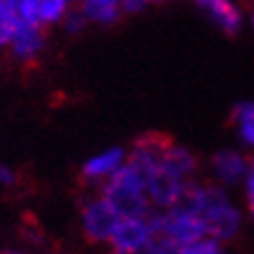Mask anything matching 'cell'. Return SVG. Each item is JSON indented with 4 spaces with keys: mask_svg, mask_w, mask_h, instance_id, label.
Returning a JSON list of instances; mask_svg holds the SVG:
<instances>
[{
    "mask_svg": "<svg viewBox=\"0 0 254 254\" xmlns=\"http://www.w3.org/2000/svg\"><path fill=\"white\" fill-rule=\"evenodd\" d=\"M203 222H205L208 236L222 240V243L233 240L236 233L240 231V212L231 205V200L219 205V208H215L212 212H208V215L203 217Z\"/></svg>",
    "mask_w": 254,
    "mask_h": 254,
    "instance_id": "obj_9",
    "label": "cell"
},
{
    "mask_svg": "<svg viewBox=\"0 0 254 254\" xmlns=\"http://www.w3.org/2000/svg\"><path fill=\"white\" fill-rule=\"evenodd\" d=\"M5 254H26V252H19V250H9V252H5Z\"/></svg>",
    "mask_w": 254,
    "mask_h": 254,
    "instance_id": "obj_23",
    "label": "cell"
},
{
    "mask_svg": "<svg viewBox=\"0 0 254 254\" xmlns=\"http://www.w3.org/2000/svg\"><path fill=\"white\" fill-rule=\"evenodd\" d=\"M19 21H21L19 0H0V26L7 31V38H9V31H12Z\"/></svg>",
    "mask_w": 254,
    "mask_h": 254,
    "instance_id": "obj_16",
    "label": "cell"
},
{
    "mask_svg": "<svg viewBox=\"0 0 254 254\" xmlns=\"http://www.w3.org/2000/svg\"><path fill=\"white\" fill-rule=\"evenodd\" d=\"M245 193H247V200L250 205H254V156L247 159V170H245Z\"/></svg>",
    "mask_w": 254,
    "mask_h": 254,
    "instance_id": "obj_20",
    "label": "cell"
},
{
    "mask_svg": "<svg viewBox=\"0 0 254 254\" xmlns=\"http://www.w3.org/2000/svg\"><path fill=\"white\" fill-rule=\"evenodd\" d=\"M250 212H252V219H254V205H250Z\"/></svg>",
    "mask_w": 254,
    "mask_h": 254,
    "instance_id": "obj_25",
    "label": "cell"
},
{
    "mask_svg": "<svg viewBox=\"0 0 254 254\" xmlns=\"http://www.w3.org/2000/svg\"><path fill=\"white\" fill-rule=\"evenodd\" d=\"M140 254H149V247H147V250H145V252H140Z\"/></svg>",
    "mask_w": 254,
    "mask_h": 254,
    "instance_id": "obj_26",
    "label": "cell"
},
{
    "mask_svg": "<svg viewBox=\"0 0 254 254\" xmlns=\"http://www.w3.org/2000/svg\"><path fill=\"white\" fill-rule=\"evenodd\" d=\"M119 2H122L124 14H138V12H142L149 5L147 0H119Z\"/></svg>",
    "mask_w": 254,
    "mask_h": 254,
    "instance_id": "obj_21",
    "label": "cell"
},
{
    "mask_svg": "<svg viewBox=\"0 0 254 254\" xmlns=\"http://www.w3.org/2000/svg\"><path fill=\"white\" fill-rule=\"evenodd\" d=\"M47 45V35H45V26H40L35 21H21L16 23L14 28L9 31L7 38V49L12 59L19 63H33L38 61L40 54L45 52Z\"/></svg>",
    "mask_w": 254,
    "mask_h": 254,
    "instance_id": "obj_5",
    "label": "cell"
},
{
    "mask_svg": "<svg viewBox=\"0 0 254 254\" xmlns=\"http://www.w3.org/2000/svg\"><path fill=\"white\" fill-rule=\"evenodd\" d=\"M19 182V175L12 166H5L0 163V189H12V187Z\"/></svg>",
    "mask_w": 254,
    "mask_h": 254,
    "instance_id": "obj_19",
    "label": "cell"
},
{
    "mask_svg": "<svg viewBox=\"0 0 254 254\" xmlns=\"http://www.w3.org/2000/svg\"><path fill=\"white\" fill-rule=\"evenodd\" d=\"M226 35H238L243 28V12L236 0H189Z\"/></svg>",
    "mask_w": 254,
    "mask_h": 254,
    "instance_id": "obj_8",
    "label": "cell"
},
{
    "mask_svg": "<svg viewBox=\"0 0 254 254\" xmlns=\"http://www.w3.org/2000/svg\"><path fill=\"white\" fill-rule=\"evenodd\" d=\"M231 119L238 126V138L247 147H254V103H238L231 112Z\"/></svg>",
    "mask_w": 254,
    "mask_h": 254,
    "instance_id": "obj_13",
    "label": "cell"
},
{
    "mask_svg": "<svg viewBox=\"0 0 254 254\" xmlns=\"http://www.w3.org/2000/svg\"><path fill=\"white\" fill-rule=\"evenodd\" d=\"M187 180L173 175L170 170H166L159 163V168L147 177V196H149V203L154 210H166L177 205L182 196L187 191Z\"/></svg>",
    "mask_w": 254,
    "mask_h": 254,
    "instance_id": "obj_6",
    "label": "cell"
},
{
    "mask_svg": "<svg viewBox=\"0 0 254 254\" xmlns=\"http://www.w3.org/2000/svg\"><path fill=\"white\" fill-rule=\"evenodd\" d=\"M100 193L112 203V208L122 217H145L154 210L147 196L145 175L128 161L108 182L100 185Z\"/></svg>",
    "mask_w": 254,
    "mask_h": 254,
    "instance_id": "obj_1",
    "label": "cell"
},
{
    "mask_svg": "<svg viewBox=\"0 0 254 254\" xmlns=\"http://www.w3.org/2000/svg\"><path fill=\"white\" fill-rule=\"evenodd\" d=\"M149 222H152L154 236H166V238H170L173 243L182 247L203 238V236H208L203 217L185 203H177V205L166 210H152Z\"/></svg>",
    "mask_w": 254,
    "mask_h": 254,
    "instance_id": "obj_2",
    "label": "cell"
},
{
    "mask_svg": "<svg viewBox=\"0 0 254 254\" xmlns=\"http://www.w3.org/2000/svg\"><path fill=\"white\" fill-rule=\"evenodd\" d=\"M79 9L93 26H112L124 14L119 0H79Z\"/></svg>",
    "mask_w": 254,
    "mask_h": 254,
    "instance_id": "obj_12",
    "label": "cell"
},
{
    "mask_svg": "<svg viewBox=\"0 0 254 254\" xmlns=\"http://www.w3.org/2000/svg\"><path fill=\"white\" fill-rule=\"evenodd\" d=\"M252 28H254V12H252Z\"/></svg>",
    "mask_w": 254,
    "mask_h": 254,
    "instance_id": "obj_27",
    "label": "cell"
},
{
    "mask_svg": "<svg viewBox=\"0 0 254 254\" xmlns=\"http://www.w3.org/2000/svg\"><path fill=\"white\" fill-rule=\"evenodd\" d=\"M126 159H128V154L124 152L122 147H108V149H103L98 154L89 156L82 163L79 177L84 180L86 185H103V182H108L110 177L122 168L126 163Z\"/></svg>",
    "mask_w": 254,
    "mask_h": 254,
    "instance_id": "obj_7",
    "label": "cell"
},
{
    "mask_svg": "<svg viewBox=\"0 0 254 254\" xmlns=\"http://www.w3.org/2000/svg\"><path fill=\"white\" fill-rule=\"evenodd\" d=\"M7 47V31L0 26V49H5Z\"/></svg>",
    "mask_w": 254,
    "mask_h": 254,
    "instance_id": "obj_22",
    "label": "cell"
},
{
    "mask_svg": "<svg viewBox=\"0 0 254 254\" xmlns=\"http://www.w3.org/2000/svg\"><path fill=\"white\" fill-rule=\"evenodd\" d=\"M70 9H72V0H42L38 12V23L45 26V28L63 23V19L68 16Z\"/></svg>",
    "mask_w": 254,
    "mask_h": 254,
    "instance_id": "obj_14",
    "label": "cell"
},
{
    "mask_svg": "<svg viewBox=\"0 0 254 254\" xmlns=\"http://www.w3.org/2000/svg\"><path fill=\"white\" fill-rule=\"evenodd\" d=\"M63 28H65V31L68 33H79V31H84L86 26H89V21H86V16L82 14V9H70L68 12V16H65V19H63V23H61Z\"/></svg>",
    "mask_w": 254,
    "mask_h": 254,
    "instance_id": "obj_17",
    "label": "cell"
},
{
    "mask_svg": "<svg viewBox=\"0 0 254 254\" xmlns=\"http://www.w3.org/2000/svg\"><path fill=\"white\" fill-rule=\"evenodd\" d=\"M182 254H224V247L222 240L212 238V236H203V238L182 247Z\"/></svg>",
    "mask_w": 254,
    "mask_h": 254,
    "instance_id": "obj_15",
    "label": "cell"
},
{
    "mask_svg": "<svg viewBox=\"0 0 254 254\" xmlns=\"http://www.w3.org/2000/svg\"><path fill=\"white\" fill-rule=\"evenodd\" d=\"M210 166H212V173L222 185H236L245 177L247 159L238 152H233V149H222L212 156Z\"/></svg>",
    "mask_w": 254,
    "mask_h": 254,
    "instance_id": "obj_10",
    "label": "cell"
},
{
    "mask_svg": "<svg viewBox=\"0 0 254 254\" xmlns=\"http://www.w3.org/2000/svg\"><path fill=\"white\" fill-rule=\"evenodd\" d=\"M161 166L166 170H170L173 175L187 180V182H191V177L196 175V170H198L196 156H193L187 147H180V145H175V142H168V147L163 149Z\"/></svg>",
    "mask_w": 254,
    "mask_h": 254,
    "instance_id": "obj_11",
    "label": "cell"
},
{
    "mask_svg": "<svg viewBox=\"0 0 254 254\" xmlns=\"http://www.w3.org/2000/svg\"><path fill=\"white\" fill-rule=\"evenodd\" d=\"M147 2H166V0H147Z\"/></svg>",
    "mask_w": 254,
    "mask_h": 254,
    "instance_id": "obj_24",
    "label": "cell"
},
{
    "mask_svg": "<svg viewBox=\"0 0 254 254\" xmlns=\"http://www.w3.org/2000/svg\"><path fill=\"white\" fill-rule=\"evenodd\" d=\"M40 5H42V0H19V12H21V19L38 23Z\"/></svg>",
    "mask_w": 254,
    "mask_h": 254,
    "instance_id": "obj_18",
    "label": "cell"
},
{
    "mask_svg": "<svg viewBox=\"0 0 254 254\" xmlns=\"http://www.w3.org/2000/svg\"><path fill=\"white\" fill-rule=\"evenodd\" d=\"M119 219H122V215L112 208V203H110L103 193L86 198L84 203H82V210H79L82 233H84L86 240H91V243H108Z\"/></svg>",
    "mask_w": 254,
    "mask_h": 254,
    "instance_id": "obj_3",
    "label": "cell"
},
{
    "mask_svg": "<svg viewBox=\"0 0 254 254\" xmlns=\"http://www.w3.org/2000/svg\"><path fill=\"white\" fill-rule=\"evenodd\" d=\"M152 238H154V229L149 215L122 217L110 236L108 245L112 247V254H140L149 247Z\"/></svg>",
    "mask_w": 254,
    "mask_h": 254,
    "instance_id": "obj_4",
    "label": "cell"
}]
</instances>
